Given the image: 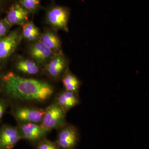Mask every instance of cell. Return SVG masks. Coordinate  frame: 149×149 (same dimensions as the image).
I'll return each mask as SVG.
<instances>
[{"label": "cell", "mask_w": 149, "mask_h": 149, "mask_svg": "<svg viewBox=\"0 0 149 149\" xmlns=\"http://www.w3.org/2000/svg\"><path fill=\"white\" fill-rule=\"evenodd\" d=\"M2 86L10 98L24 102H44L54 93L53 87L44 80L20 77L13 72L2 77Z\"/></svg>", "instance_id": "6da1fadb"}, {"label": "cell", "mask_w": 149, "mask_h": 149, "mask_svg": "<svg viewBox=\"0 0 149 149\" xmlns=\"http://www.w3.org/2000/svg\"><path fill=\"white\" fill-rule=\"evenodd\" d=\"M67 112L55 102L45 109V113L41 124L49 132L59 129L67 124Z\"/></svg>", "instance_id": "7a4b0ae2"}, {"label": "cell", "mask_w": 149, "mask_h": 149, "mask_svg": "<svg viewBox=\"0 0 149 149\" xmlns=\"http://www.w3.org/2000/svg\"><path fill=\"white\" fill-rule=\"evenodd\" d=\"M70 15V10L65 6L52 5L46 11L47 22L55 29L68 31V20Z\"/></svg>", "instance_id": "3957f363"}, {"label": "cell", "mask_w": 149, "mask_h": 149, "mask_svg": "<svg viewBox=\"0 0 149 149\" xmlns=\"http://www.w3.org/2000/svg\"><path fill=\"white\" fill-rule=\"evenodd\" d=\"M45 113V109L28 106L15 108L12 114L19 123H41Z\"/></svg>", "instance_id": "277c9868"}, {"label": "cell", "mask_w": 149, "mask_h": 149, "mask_svg": "<svg viewBox=\"0 0 149 149\" xmlns=\"http://www.w3.org/2000/svg\"><path fill=\"white\" fill-rule=\"evenodd\" d=\"M17 127L22 139L33 144H37L45 139L49 133L41 124L38 123H19Z\"/></svg>", "instance_id": "5b68a950"}, {"label": "cell", "mask_w": 149, "mask_h": 149, "mask_svg": "<svg viewBox=\"0 0 149 149\" xmlns=\"http://www.w3.org/2000/svg\"><path fill=\"white\" fill-rule=\"evenodd\" d=\"M79 140L77 128L66 124L59 129L56 143L59 149H74Z\"/></svg>", "instance_id": "8992f818"}, {"label": "cell", "mask_w": 149, "mask_h": 149, "mask_svg": "<svg viewBox=\"0 0 149 149\" xmlns=\"http://www.w3.org/2000/svg\"><path fill=\"white\" fill-rule=\"evenodd\" d=\"M22 37L21 31L17 29L0 39V61L6 59L13 53Z\"/></svg>", "instance_id": "52a82bcc"}, {"label": "cell", "mask_w": 149, "mask_h": 149, "mask_svg": "<svg viewBox=\"0 0 149 149\" xmlns=\"http://www.w3.org/2000/svg\"><path fill=\"white\" fill-rule=\"evenodd\" d=\"M29 13L22 6L19 2L13 3L9 7L4 20L10 26L13 25L22 26L28 21Z\"/></svg>", "instance_id": "ba28073f"}, {"label": "cell", "mask_w": 149, "mask_h": 149, "mask_svg": "<svg viewBox=\"0 0 149 149\" xmlns=\"http://www.w3.org/2000/svg\"><path fill=\"white\" fill-rule=\"evenodd\" d=\"M68 63L65 57L61 52L54 55L46 66L47 73L53 79L58 80L67 70Z\"/></svg>", "instance_id": "9c48e42d"}, {"label": "cell", "mask_w": 149, "mask_h": 149, "mask_svg": "<svg viewBox=\"0 0 149 149\" xmlns=\"http://www.w3.org/2000/svg\"><path fill=\"white\" fill-rule=\"evenodd\" d=\"M21 139L17 127L4 125L0 128V149H13Z\"/></svg>", "instance_id": "30bf717a"}, {"label": "cell", "mask_w": 149, "mask_h": 149, "mask_svg": "<svg viewBox=\"0 0 149 149\" xmlns=\"http://www.w3.org/2000/svg\"><path fill=\"white\" fill-rule=\"evenodd\" d=\"M31 56L37 63L43 64L52 58L56 53L40 40L33 44L29 49Z\"/></svg>", "instance_id": "8fae6325"}, {"label": "cell", "mask_w": 149, "mask_h": 149, "mask_svg": "<svg viewBox=\"0 0 149 149\" xmlns=\"http://www.w3.org/2000/svg\"><path fill=\"white\" fill-rule=\"evenodd\" d=\"M56 103L67 112L80 103L78 93L64 91L59 93L56 98Z\"/></svg>", "instance_id": "7c38bea8"}, {"label": "cell", "mask_w": 149, "mask_h": 149, "mask_svg": "<svg viewBox=\"0 0 149 149\" xmlns=\"http://www.w3.org/2000/svg\"><path fill=\"white\" fill-rule=\"evenodd\" d=\"M62 82L65 91L78 93L80 83L78 78L68 68L61 77Z\"/></svg>", "instance_id": "4fadbf2b"}, {"label": "cell", "mask_w": 149, "mask_h": 149, "mask_svg": "<svg viewBox=\"0 0 149 149\" xmlns=\"http://www.w3.org/2000/svg\"><path fill=\"white\" fill-rule=\"evenodd\" d=\"M15 68L19 72L28 74H37L40 71V68L33 61L21 59L17 62Z\"/></svg>", "instance_id": "5bb4252c"}, {"label": "cell", "mask_w": 149, "mask_h": 149, "mask_svg": "<svg viewBox=\"0 0 149 149\" xmlns=\"http://www.w3.org/2000/svg\"><path fill=\"white\" fill-rule=\"evenodd\" d=\"M40 40L55 53L61 52L60 51L61 47L60 40L58 37L53 32H45L42 35Z\"/></svg>", "instance_id": "9a60e30c"}, {"label": "cell", "mask_w": 149, "mask_h": 149, "mask_svg": "<svg viewBox=\"0 0 149 149\" xmlns=\"http://www.w3.org/2000/svg\"><path fill=\"white\" fill-rule=\"evenodd\" d=\"M22 37L25 40L33 41L37 40L40 37V31L32 22L27 21L22 25Z\"/></svg>", "instance_id": "2e32d148"}, {"label": "cell", "mask_w": 149, "mask_h": 149, "mask_svg": "<svg viewBox=\"0 0 149 149\" xmlns=\"http://www.w3.org/2000/svg\"><path fill=\"white\" fill-rule=\"evenodd\" d=\"M18 1L29 13H35L41 7V0H19Z\"/></svg>", "instance_id": "e0dca14e"}, {"label": "cell", "mask_w": 149, "mask_h": 149, "mask_svg": "<svg viewBox=\"0 0 149 149\" xmlns=\"http://www.w3.org/2000/svg\"><path fill=\"white\" fill-rule=\"evenodd\" d=\"M37 149H59L56 142L49 141L46 139H43L37 144Z\"/></svg>", "instance_id": "ac0fdd59"}, {"label": "cell", "mask_w": 149, "mask_h": 149, "mask_svg": "<svg viewBox=\"0 0 149 149\" xmlns=\"http://www.w3.org/2000/svg\"><path fill=\"white\" fill-rule=\"evenodd\" d=\"M9 27L4 20H0V39L7 35Z\"/></svg>", "instance_id": "d6986e66"}, {"label": "cell", "mask_w": 149, "mask_h": 149, "mask_svg": "<svg viewBox=\"0 0 149 149\" xmlns=\"http://www.w3.org/2000/svg\"><path fill=\"white\" fill-rule=\"evenodd\" d=\"M6 104L4 101L0 99V120L2 118L3 116L6 109Z\"/></svg>", "instance_id": "ffe728a7"}, {"label": "cell", "mask_w": 149, "mask_h": 149, "mask_svg": "<svg viewBox=\"0 0 149 149\" xmlns=\"http://www.w3.org/2000/svg\"><path fill=\"white\" fill-rule=\"evenodd\" d=\"M7 1V0H0V10L2 9L3 7L4 6Z\"/></svg>", "instance_id": "44dd1931"}]
</instances>
